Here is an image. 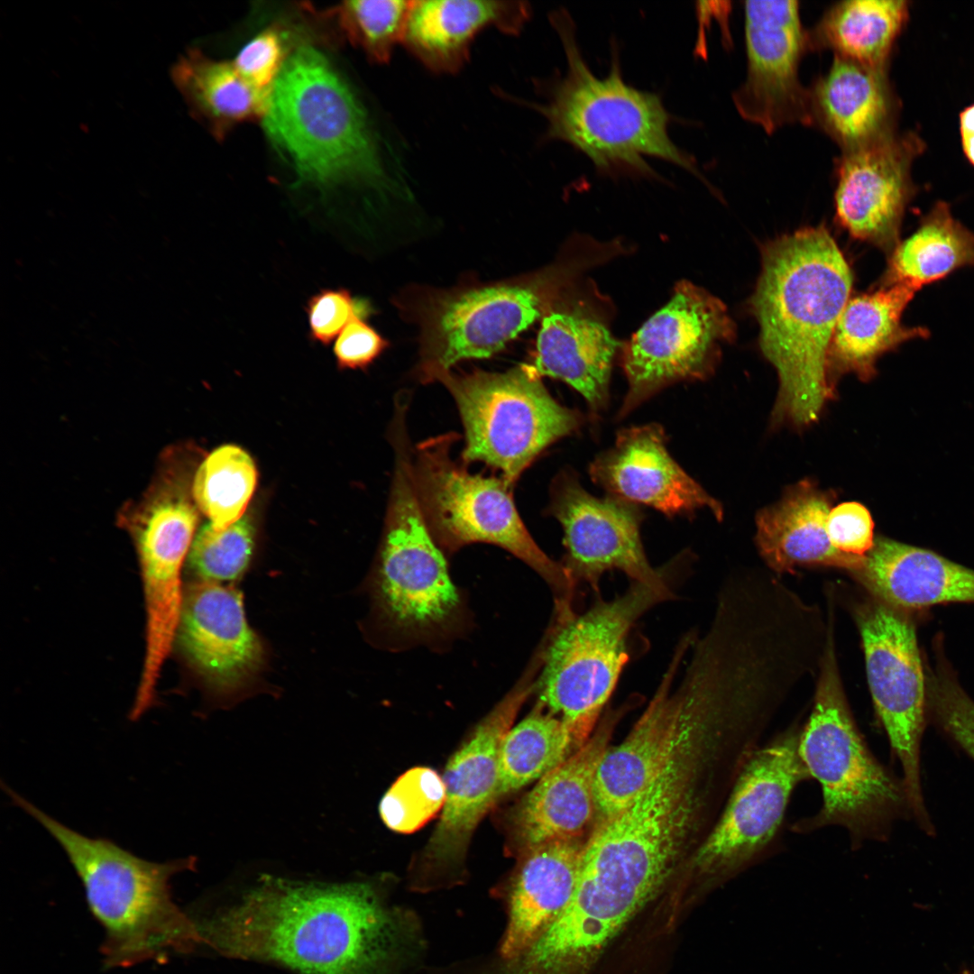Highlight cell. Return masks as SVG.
Masks as SVG:
<instances>
[{"instance_id":"obj_21","label":"cell","mask_w":974,"mask_h":974,"mask_svg":"<svg viewBox=\"0 0 974 974\" xmlns=\"http://www.w3.org/2000/svg\"><path fill=\"white\" fill-rule=\"evenodd\" d=\"M657 424L626 428L615 445L592 463L593 482L611 496L650 506L672 517L708 509L718 520L723 507L672 458Z\"/></svg>"},{"instance_id":"obj_39","label":"cell","mask_w":974,"mask_h":974,"mask_svg":"<svg viewBox=\"0 0 974 974\" xmlns=\"http://www.w3.org/2000/svg\"><path fill=\"white\" fill-rule=\"evenodd\" d=\"M927 709L944 734L974 760V701L943 666L927 677Z\"/></svg>"},{"instance_id":"obj_5","label":"cell","mask_w":974,"mask_h":974,"mask_svg":"<svg viewBox=\"0 0 974 974\" xmlns=\"http://www.w3.org/2000/svg\"><path fill=\"white\" fill-rule=\"evenodd\" d=\"M798 751L822 791V804L796 821L792 832L807 834L827 827L845 830L850 849L884 841L894 824L911 815L903 779L873 754L849 705L839 669L835 614L816 675L813 708L801 727Z\"/></svg>"},{"instance_id":"obj_7","label":"cell","mask_w":974,"mask_h":974,"mask_svg":"<svg viewBox=\"0 0 974 974\" xmlns=\"http://www.w3.org/2000/svg\"><path fill=\"white\" fill-rule=\"evenodd\" d=\"M262 122L274 147L304 181L376 183L384 174L363 107L312 47H299L286 58Z\"/></svg>"},{"instance_id":"obj_23","label":"cell","mask_w":974,"mask_h":974,"mask_svg":"<svg viewBox=\"0 0 974 974\" xmlns=\"http://www.w3.org/2000/svg\"><path fill=\"white\" fill-rule=\"evenodd\" d=\"M612 724V720L605 721L522 799L513 815V831L525 850L548 841L581 840L590 827L598 815L596 774Z\"/></svg>"},{"instance_id":"obj_3","label":"cell","mask_w":974,"mask_h":974,"mask_svg":"<svg viewBox=\"0 0 974 974\" xmlns=\"http://www.w3.org/2000/svg\"><path fill=\"white\" fill-rule=\"evenodd\" d=\"M852 281L846 258L823 225L799 229L763 247L750 308L762 354L778 377L772 427L804 428L836 397L829 351Z\"/></svg>"},{"instance_id":"obj_11","label":"cell","mask_w":974,"mask_h":974,"mask_svg":"<svg viewBox=\"0 0 974 974\" xmlns=\"http://www.w3.org/2000/svg\"><path fill=\"white\" fill-rule=\"evenodd\" d=\"M433 381L446 386L458 407L464 460L500 469L510 487L541 451L582 424L579 412L552 398L532 365L505 372L446 371Z\"/></svg>"},{"instance_id":"obj_44","label":"cell","mask_w":974,"mask_h":974,"mask_svg":"<svg viewBox=\"0 0 974 974\" xmlns=\"http://www.w3.org/2000/svg\"><path fill=\"white\" fill-rule=\"evenodd\" d=\"M963 149L974 165V105L967 107L960 115Z\"/></svg>"},{"instance_id":"obj_17","label":"cell","mask_w":974,"mask_h":974,"mask_svg":"<svg viewBox=\"0 0 974 974\" xmlns=\"http://www.w3.org/2000/svg\"><path fill=\"white\" fill-rule=\"evenodd\" d=\"M137 547L146 608L143 669L131 712L138 719L152 703L161 667L178 635L183 596L181 567L198 524L195 507L183 496L163 492L142 511Z\"/></svg>"},{"instance_id":"obj_40","label":"cell","mask_w":974,"mask_h":974,"mask_svg":"<svg viewBox=\"0 0 974 974\" xmlns=\"http://www.w3.org/2000/svg\"><path fill=\"white\" fill-rule=\"evenodd\" d=\"M309 338L328 345L357 315L366 316L365 303L354 299L349 290L342 288L323 289L307 301Z\"/></svg>"},{"instance_id":"obj_41","label":"cell","mask_w":974,"mask_h":974,"mask_svg":"<svg viewBox=\"0 0 974 974\" xmlns=\"http://www.w3.org/2000/svg\"><path fill=\"white\" fill-rule=\"evenodd\" d=\"M285 60L282 34L271 27L247 42L233 64L252 85L270 93Z\"/></svg>"},{"instance_id":"obj_18","label":"cell","mask_w":974,"mask_h":974,"mask_svg":"<svg viewBox=\"0 0 974 974\" xmlns=\"http://www.w3.org/2000/svg\"><path fill=\"white\" fill-rule=\"evenodd\" d=\"M550 512L564 530L562 565L577 588L584 583L598 592L606 572L618 570L631 582L656 583L674 567L675 557L658 568L650 565L640 538L641 513L634 503L588 493L569 472L553 482Z\"/></svg>"},{"instance_id":"obj_24","label":"cell","mask_w":974,"mask_h":974,"mask_svg":"<svg viewBox=\"0 0 974 974\" xmlns=\"http://www.w3.org/2000/svg\"><path fill=\"white\" fill-rule=\"evenodd\" d=\"M835 493L811 479L789 486L783 496L756 515L755 542L768 569L776 574L794 573L801 565H823L852 574L865 557L836 550L827 531V518Z\"/></svg>"},{"instance_id":"obj_19","label":"cell","mask_w":974,"mask_h":974,"mask_svg":"<svg viewBox=\"0 0 974 974\" xmlns=\"http://www.w3.org/2000/svg\"><path fill=\"white\" fill-rule=\"evenodd\" d=\"M541 662L528 672L474 728L448 760L443 774L446 802L426 848L431 868L459 864L475 828L499 796V748L521 706L536 686Z\"/></svg>"},{"instance_id":"obj_15","label":"cell","mask_w":974,"mask_h":974,"mask_svg":"<svg viewBox=\"0 0 974 974\" xmlns=\"http://www.w3.org/2000/svg\"><path fill=\"white\" fill-rule=\"evenodd\" d=\"M735 332L719 299L687 280L678 282L667 304L623 348L629 389L619 417L667 385L707 377Z\"/></svg>"},{"instance_id":"obj_10","label":"cell","mask_w":974,"mask_h":974,"mask_svg":"<svg viewBox=\"0 0 974 974\" xmlns=\"http://www.w3.org/2000/svg\"><path fill=\"white\" fill-rule=\"evenodd\" d=\"M455 435L418 446L413 475L418 498L436 543L455 550L472 543L498 546L535 570L550 586L555 608L573 609L576 587L562 563L536 544L503 480L471 474L450 457Z\"/></svg>"},{"instance_id":"obj_2","label":"cell","mask_w":974,"mask_h":974,"mask_svg":"<svg viewBox=\"0 0 974 974\" xmlns=\"http://www.w3.org/2000/svg\"><path fill=\"white\" fill-rule=\"evenodd\" d=\"M705 765L703 749L690 746L629 806L599 820L584 841L574 896L547 930L563 956L591 958L662 884L703 801L696 781Z\"/></svg>"},{"instance_id":"obj_27","label":"cell","mask_w":974,"mask_h":974,"mask_svg":"<svg viewBox=\"0 0 974 974\" xmlns=\"http://www.w3.org/2000/svg\"><path fill=\"white\" fill-rule=\"evenodd\" d=\"M521 1H413L403 43L427 69L437 73L459 71L471 45L482 31L494 27L518 34L530 13Z\"/></svg>"},{"instance_id":"obj_26","label":"cell","mask_w":974,"mask_h":974,"mask_svg":"<svg viewBox=\"0 0 974 974\" xmlns=\"http://www.w3.org/2000/svg\"><path fill=\"white\" fill-rule=\"evenodd\" d=\"M870 596L907 611L949 602H974V570L925 548L877 537L853 574Z\"/></svg>"},{"instance_id":"obj_28","label":"cell","mask_w":974,"mask_h":974,"mask_svg":"<svg viewBox=\"0 0 974 974\" xmlns=\"http://www.w3.org/2000/svg\"><path fill=\"white\" fill-rule=\"evenodd\" d=\"M619 345L591 310L573 304L558 307L543 318L532 367L540 376L567 383L598 413L607 404Z\"/></svg>"},{"instance_id":"obj_16","label":"cell","mask_w":974,"mask_h":974,"mask_svg":"<svg viewBox=\"0 0 974 974\" xmlns=\"http://www.w3.org/2000/svg\"><path fill=\"white\" fill-rule=\"evenodd\" d=\"M747 74L733 94L740 116L772 134L784 126L811 127L809 90L799 69L809 51L797 1H746Z\"/></svg>"},{"instance_id":"obj_38","label":"cell","mask_w":974,"mask_h":974,"mask_svg":"<svg viewBox=\"0 0 974 974\" xmlns=\"http://www.w3.org/2000/svg\"><path fill=\"white\" fill-rule=\"evenodd\" d=\"M253 544L254 528L247 517L222 529L208 523L192 542L189 562L203 580L232 582L246 569Z\"/></svg>"},{"instance_id":"obj_30","label":"cell","mask_w":974,"mask_h":974,"mask_svg":"<svg viewBox=\"0 0 974 974\" xmlns=\"http://www.w3.org/2000/svg\"><path fill=\"white\" fill-rule=\"evenodd\" d=\"M915 291L910 286L894 285L850 298L829 351V374L835 386L837 377L849 372L864 381L872 379L881 355L906 341L929 336L926 328L902 323Z\"/></svg>"},{"instance_id":"obj_6","label":"cell","mask_w":974,"mask_h":974,"mask_svg":"<svg viewBox=\"0 0 974 974\" xmlns=\"http://www.w3.org/2000/svg\"><path fill=\"white\" fill-rule=\"evenodd\" d=\"M549 19L567 69L562 78L545 86L547 102L531 106L547 120L546 137L571 144L601 172L655 176L645 160L653 157L701 178L692 157L669 137L671 116L660 97L625 83L616 51L609 74L596 77L581 54L570 14L559 9Z\"/></svg>"},{"instance_id":"obj_35","label":"cell","mask_w":974,"mask_h":974,"mask_svg":"<svg viewBox=\"0 0 974 974\" xmlns=\"http://www.w3.org/2000/svg\"><path fill=\"white\" fill-rule=\"evenodd\" d=\"M257 482L253 460L241 447L225 445L215 449L197 471L193 493L202 512L216 528L240 519Z\"/></svg>"},{"instance_id":"obj_13","label":"cell","mask_w":974,"mask_h":974,"mask_svg":"<svg viewBox=\"0 0 974 974\" xmlns=\"http://www.w3.org/2000/svg\"><path fill=\"white\" fill-rule=\"evenodd\" d=\"M800 730L791 725L749 758L696 851L694 863L703 873L735 876L778 844L795 790L812 779L798 751Z\"/></svg>"},{"instance_id":"obj_29","label":"cell","mask_w":974,"mask_h":974,"mask_svg":"<svg viewBox=\"0 0 974 974\" xmlns=\"http://www.w3.org/2000/svg\"><path fill=\"white\" fill-rule=\"evenodd\" d=\"M808 90L811 127L822 130L841 152L891 134L884 68L833 56L829 70Z\"/></svg>"},{"instance_id":"obj_37","label":"cell","mask_w":974,"mask_h":974,"mask_svg":"<svg viewBox=\"0 0 974 974\" xmlns=\"http://www.w3.org/2000/svg\"><path fill=\"white\" fill-rule=\"evenodd\" d=\"M446 796L440 775L430 767H416L403 773L385 793L380 815L389 829L410 833L443 809Z\"/></svg>"},{"instance_id":"obj_25","label":"cell","mask_w":974,"mask_h":974,"mask_svg":"<svg viewBox=\"0 0 974 974\" xmlns=\"http://www.w3.org/2000/svg\"><path fill=\"white\" fill-rule=\"evenodd\" d=\"M584 841H554L526 850L504 893L507 926L498 948L503 960L528 949L571 901Z\"/></svg>"},{"instance_id":"obj_34","label":"cell","mask_w":974,"mask_h":974,"mask_svg":"<svg viewBox=\"0 0 974 974\" xmlns=\"http://www.w3.org/2000/svg\"><path fill=\"white\" fill-rule=\"evenodd\" d=\"M580 747L567 725L538 703L500 743L499 796L539 780Z\"/></svg>"},{"instance_id":"obj_36","label":"cell","mask_w":974,"mask_h":974,"mask_svg":"<svg viewBox=\"0 0 974 974\" xmlns=\"http://www.w3.org/2000/svg\"><path fill=\"white\" fill-rule=\"evenodd\" d=\"M413 1L358 0L329 9L342 34L372 61L386 63L399 42H403Z\"/></svg>"},{"instance_id":"obj_42","label":"cell","mask_w":974,"mask_h":974,"mask_svg":"<svg viewBox=\"0 0 974 974\" xmlns=\"http://www.w3.org/2000/svg\"><path fill=\"white\" fill-rule=\"evenodd\" d=\"M827 531L833 547L849 556L865 557L875 544L871 514L857 501L833 506L827 518Z\"/></svg>"},{"instance_id":"obj_9","label":"cell","mask_w":974,"mask_h":974,"mask_svg":"<svg viewBox=\"0 0 974 974\" xmlns=\"http://www.w3.org/2000/svg\"><path fill=\"white\" fill-rule=\"evenodd\" d=\"M609 256L590 244L539 272L439 294L420 310V376L432 381L460 361L489 358L551 311L577 274Z\"/></svg>"},{"instance_id":"obj_14","label":"cell","mask_w":974,"mask_h":974,"mask_svg":"<svg viewBox=\"0 0 974 974\" xmlns=\"http://www.w3.org/2000/svg\"><path fill=\"white\" fill-rule=\"evenodd\" d=\"M404 440L397 436L396 470L377 586L391 623L423 631L446 624L460 598L424 517Z\"/></svg>"},{"instance_id":"obj_22","label":"cell","mask_w":974,"mask_h":974,"mask_svg":"<svg viewBox=\"0 0 974 974\" xmlns=\"http://www.w3.org/2000/svg\"><path fill=\"white\" fill-rule=\"evenodd\" d=\"M178 635L188 657L216 687H239L260 667L262 644L232 585L201 579L184 593Z\"/></svg>"},{"instance_id":"obj_32","label":"cell","mask_w":974,"mask_h":974,"mask_svg":"<svg viewBox=\"0 0 974 974\" xmlns=\"http://www.w3.org/2000/svg\"><path fill=\"white\" fill-rule=\"evenodd\" d=\"M907 14L903 0H848L829 7L807 30L809 51L884 68Z\"/></svg>"},{"instance_id":"obj_1","label":"cell","mask_w":974,"mask_h":974,"mask_svg":"<svg viewBox=\"0 0 974 974\" xmlns=\"http://www.w3.org/2000/svg\"><path fill=\"white\" fill-rule=\"evenodd\" d=\"M223 955L301 974H408L426 951L421 923L366 882L265 878L237 904L195 920Z\"/></svg>"},{"instance_id":"obj_20","label":"cell","mask_w":974,"mask_h":974,"mask_svg":"<svg viewBox=\"0 0 974 974\" xmlns=\"http://www.w3.org/2000/svg\"><path fill=\"white\" fill-rule=\"evenodd\" d=\"M911 152L910 142L891 133L837 159L836 219L853 238L888 253L898 244Z\"/></svg>"},{"instance_id":"obj_12","label":"cell","mask_w":974,"mask_h":974,"mask_svg":"<svg viewBox=\"0 0 974 974\" xmlns=\"http://www.w3.org/2000/svg\"><path fill=\"white\" fill-rule=\"evenodd\" d=\"M852 613L861 638L874 708L901 766L910 814L931 833L920 763L928 711L927 678L914 625L905 611L872 596L856 602Z\"/></svg>"},{"instance_id":"obj_31","label":"cell","mask_w":974,"mask_h":974,"mask_svg":"<svg viewBox=\"0 0 974 974\" xmlns=\"http://www.w3.org/2000/svg\"><path fill=\"white\" fill-rule=\"evenodd\" d=\"M172 80L189 112L217 140L237 124L262 119L270 93L255 87L233 63L188 50L171 69Z\"/></svg>"},{"instance_id":"obj_43","label":"cell","mask_w":974,"mask_h":974,"mask_svg":"<svg viewBox=\"0 0 974 974\" xmlns=\"http://www.w3.org/2000/svg\"><path fill=\"white\" fill-rule=\"evenodd\" d=\"M364 317L355 316L335 342L334 354L340 369H364L389 345Z\"/></svg>"},{"instance_id":"obj_8","label":"cell","mask_w":974,"mask_h":974,"mask_svg":"<svg viewBox=\"0 0 974 974\" xmlns=\"http://www.w3.org/2000/svg\"><path fill=\"white\" fill-rule=\"evenodd\" d=\"M688 565L678 556L656 583L631 582L618 597L599 598L585 611L555 615L545 643L536 686L538 703L559 717L583 746L592 736L629 660L628 639L636 621L675 597V580Z\"/></svg>"},{"instance_id":"obj_4","label":"cell","mask_w":974,"mask_h":974,"mask_svg":"<svg viewBox=\"0 0 974 974\" xmlns=\"http://www.w3.org/2000/svg\"><path fill=\"white\" fill-rule=\"evenodd\" d=\"M11 801L60 844L78 876L87 906L105 931V968H126L203 945L196 922L173 901L170 880L194 870L189 857L153 862L103 838L85 836L55 820L11 788Z\"/></svg>"},{"instance_id":"obj_33","label":"cell","mask_w":974,"mask_h":974,"mask_svg":"<svg viewBox=\"0 0 974 974\" xmlns=\"http://www.w3.org/2000/svg\"><path fill=\"white\" fill-rule=\"evenodd\" d=\"M973 265L974 234L952 216L946 203L939 202L891 252L882 287L906 285L918 290Z\"/></svg>"}]
</instances>
